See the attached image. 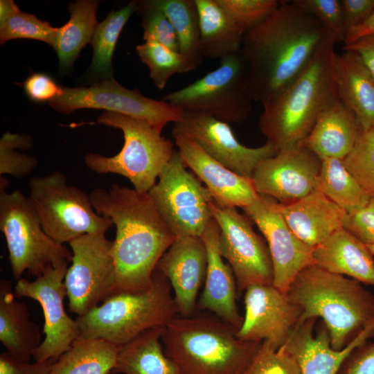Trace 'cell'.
<instances>
[{
	"label": "cell",
	"mask_w": 374,
	"mask_h": 374,
	"mask_svg": "<svg viewBox=\"0 0 374 374\" xmlns=\"http://www.w3.org/2000/svg\"><path fill=\"white\" fill-rule=\"evenodd\" d=\"M219 234V226L213 218L201 236L207 251V269L197 310L213 313L238 330L243 317L236 303V280L231 267L221 255Z\"/></svg>",
	"instance_id": "cell-23"
},
{
	"label": "cell",
	"mask_w": 374,
	"mask_h": 374,
	"mask_svg": "<svg viewBox=\"0 0 374 374\" xmlns=\"http://www.w3.org/2000/svg\"><path fill=\"white\" fill-rule=\"evenodd\" d=\"M344 228L367 245H374V196L363 207L348 213Z\"/></svg>",
	"instance_id": "cell-44"
},
{
	"label": "cell",
	"mask_w": 374,
	"mask_h": 374,
	"mask_svg": "<svg viewBox=\"0 0 374 374\" xmlns=\"http://www.w3.org/2000/svg\"><path fill=\"white\" fill-rule=\"evenodd\" d=\"M136 50L141 62L148 67L150 78L159 89L165 88L172 75L197 68L181 53L159 43L145 42L137 45Z\"/></svg>",
	"instance_id": "cell-36"
},
{
	"label": "cell",
	"mask_w": 374,
	"mask_h": 374,
	"mask_svg": "<svg viewBox=\"0 0 374 374\" xmlns=\"http://www.w3.org/2000/svg\"><path fill=\"white\" fill-rule=\"evenodd\" d=\"M19 8L12 0L0 1V22L4 21L9 15Z\"/></svg>",
	"instance_id": "cell-51"
},
{
	"label": "cell",
	"mask_w": 374,
	"mask_h": 374,
	"mask_svg": "<svg viewBox=\"0 0 374 374\" xmlns=\"http://www.w3.org/2000/svg\"><path fill=\"white\" fill-rule=\"evenodd\" d=\"M300 321L321 318L335 350H342L374 321V296L360 282L314 265L303 269L287 292Z\"/></svg>",
	"instance_id": "cell-5"
},
{
	"label": "cell",
	"mask_w": 374,
	"mask_h": 374,
	"mask_svg": "<svg viewBox=\"0 0 374 374\" xmlns=\"http://www.w3.org/2000/svg\"><path fill=\"white\" fill-rule=\"evenodd\" d=\"M163 329L151 328L120 346L112 373L177 374L174 364L164 353L161 342Z\"/></svg>",
	"instance_id": "cell-30"
},
{
	"label": "cell",
	"mask_w": 374,
	"mask_h": 374,
	"mask_svg": "<svg viewBox=\"0 0 374 374\" xmlns=\"http://www.w3.org/2000/svg\"><path fill=\"white\" fill-rule=\"evenodd\" d=\"M177 34L179 53L198 67L203 62L198 9L195 0H154Z\"/></svg>",
	"instance_id": "cell-35"
},
{
	"label": "cell",
	"mask_w": 374,
	"mask_h": 374,
	"mask_svg": "<svg viewBox=\"0 0 374 374\" xmlns=\"http://www.w3.org/2000/svg\"><path fill=\"white\" fill-rule=\"evenodd\" d=\"M172 291L168 278L155 269L147 288L115 293L77 317L79 338L102 339L120 347L148 330L165 327L179 315Z\"/></svg>",
	"instance_id": "cell-6"
},
{
	"label": "cell",
	"mask_w": 374,
	"mask_h": 374,
	"mask_svg": "<svg viewBox=\"0 0 374 374\" xmlns=\"http://www.w3.org/2000/svg\"><path fill=\"white\" fill-rule=\"evenodd\" d=\"M242 374H301L296 359L282 348L263 341Z\"/></svg>",
	"instance_id": "cell-42"
},
{
	"label": "cell",
	"mask_w": 374,
	"mask_h": 374,
	"mask_svg": "<svg viewBox=\"0 0 374 374\" xmlns=\"http://www.w3.org/2000/svg\"><path fill=\"white\" fill-rule=\"evenodd\" d=\"M244 315L239 339L267 341L276 350L288 340L300 321L301 309L274 285H253L244 291Z\"/></svg>",
	"instance_id": "cell-19"
},
{
	"label": "cell",
	"mask_w": 374,
	"mask_h": 374,
	"mask_svg": "<svg viewBox=\"0 0 374 374\" xmlns=\"http://www.w3.org/2000/svg\"><path fill=\"white\" fill-rule=\"evenodd\" d=\"M89 195L95 211L109 217L116 229L112 247L114 294L147 288L159 260L177 236L148 193L113 184L108 189L94 188Z\"/></svg>",
	"instance_id": "cell-2"
},
{
	"label": "cell",
	"mask_w": 374,
	"mask_h": 374,
	"mask_svg": "<svg viewBox=\"0 0 374 374\" xmlns=\"http://www.w3.org/2000/svg\"><path fill=\"white\" fill-rule=\"evenodd\" d=\"M317 318L300 321L282 348L296 361L301 374H337L350 352L374 337V321L350 344L342 350L330 344L328 331L323 321L314 334Z\"/></svg>",
	"instance_id": "cell-22"
},
{
	"label": "cell",
	"mask_w": 374,
	"mask_h": 374,
	"mask_svg": "<svg viewBox=\"0 0 374 374\" xmlns=\"http://www.w3.org/2000/svg\"><path fill=\"white\" fill-rule=\"evenodd\" d=\"M0 341L6 352L28 362L42 343L26 305L16 299L14 288L6 280L0 283Z\"/></svg>",
	"instance_id": "cell-28"
},
{
	"label": "cell",
	"mask_w": 374,
	"mask_h": 374,
	"mask_svg": "<svg viewBox=\"0 0 374 374\" xmlns=\"http://www.w3.org/2000/svg\"><path fill=\"white\" fill-rule=\"evenodd\" d=\"M344 49L356 52L374 76V35L361 37L344 45Z\"/></svg>",
	"instance_id": "cell-49"
},
{
	"label": "cell",
	"mask_w": 374,
	"mask_h": 374,
	"mask_svg": "<svg viewBox=\"0 0 374 374\" xmlns=\"http://www.w3.org/2000/svg\"><path fill=\"white\" fill-rule=\"evenodd\" d=\"M312 265L374 286V258L367 244L341 227L315 247Z\"/></svg>",
	"instance_id": "cell-25"
},
{
	"label": "cell",
	"mask_w": 374,
	"mask_h": 374,
	"mask_svg": "<svg viewBox=\"0 0 374 374\" xmlns=\"http://www.w3.org/2000/svg\"><path fill=\"white\" fill-rule=\"evenodd\" d=\"M24 88L28 98L35 103H49L62 93V85L44 73L29 75L24 81Z\"/></svg>",
	"instance_id": "cell-45"
},
{
	"label": "cell",
	"mask_w": 374,
	"mask_h": 374,
	"mask_svg": "<svg viewBox=\"0 0 374 374\" xmlns=\"http://www.w3.org/2000/svg\"><path fill=\"white\" fill-rule=\"evenodd\" d=\"M343 161L362 189L370 197L374 196V127L361 130Z\"/></svg>",
	"instance_id": "cell-38"
},
{
	"label": "cell",
	"mask_w": 374,
	"mask_h": 374,
	"mask_svg": "<svg viewBox=\"0 0 374 374\" xmlns=\"http://www.w3.org/2000/svg\"><path fill=\"white\" fill-rule=\"evenodd\" d=\"M361 130L355 114L337 98L321 114L302 144L321 159H344L353 150Z\"/></svg>",
	"instance_id": "cell-26"
},
{
	"label": "cell",
	"mask_w": 374,
	"mask_h": 374,
	"mask_svg": "<svg viewBox=\"0 0 374 374\" xmlns=\"http://www.w3.org/2000/svg\"><path fill=\"white\" fill-rule=\"evenodd\" d=\"M55 360L30 363L5 352L0 355V374H49Z\"/></svg>",
	"instance_id": "cell-47"
},
{
	"label": "cell",
	"mask_w": 374,
	"mask_h": 374,
	"mask_svg": "<svg viewBox=\"0 0 374 374\" xmlns=\"http://www.w3.org/2000/svg\"><path fill=\"white\" fill-rule=\"evenodd\" d=\"M317 19L337 43L344 44L347 28L341 0H292Z\"/></svg>",
	"instance_id": "cell-43"
},
{
	"label": "cell",
	"mask_w": 374,
	"mask_h": 374,
	"mask_svg": "<svg viewBox=\"0 0 374 374\" xmlns=\"http://www.w3.org/2000/svg\"><path fill=\"white\" fill-rule=\"evenodd\" d=\"M158 178L148 193L164 221L177 237H201L213 218V198L201 181L186 170L178 150Z\"/></svg>",
	"instance_id": "cell-11"
},
{
	"label": "cell",
	"mask_w": 374,
	"mask_h": 374,
	"mask_svg": "<svg viewBox=\"0 0 374 374\" xmlns=\"http://www.w3.org/2000/svg\"><path fill=\"white\" fill-rule=\"evenodd\" d=\"M186 167L206 185L213 200L226 207L244 208L257 198L251 179L241 176L208 155L190 137L173 135Z\"/></svg>",
	"instance_id": "cell-21"
},
{
	"label": "cell",
	"mask_w": 374,
	"mask_h": 374,
	"mask_svg": "<svg viewBox=\"0 0 374 374\" xmlns=\"http://www.w3.org/2000/svg\"><path fill=\"white\" fill-rule=\"evenodd\" d=\"M210 206L220 228L219 249L233 271L238 292L253 285H273L268 246L254 231L248 217L236 208L217 204L213 199Z\"/></svg>",
	"instance_id": "cell-14"
},
{
	"label": "cell",
	"mask_w": 374,
	"mask_h": 374,
	"mask_svg": "<svg viewBox=\"0 0 374 374\" xmlns=\"http://www.w3.org/2000/svg\"><path fill=\"white\" fill-rule=\"evenodd\" d=\"M371 253L374 255V245H368Z\"/></svg>",
	"instance_id": "cell-52"
},
{
	"label": "cell",
	"mask_w": 374,
	"mask_h": 374,
	"mask_svg": "<svg viewBox=\"0 0 374 374\" xmlns=\"http://www.w3.org/2000/svg\"><path fill=\"white\" fill-rule=\"evenodd\" d=\"M120 347L96 338H78L54 362L49 374H109Z\"/></svg>",
	"instance_id": "cell-32"
},
{
	"label": "cell",
	"mask_w": 374,
	"mask_h": 374,
	"mask_svg": "<svg viewBox=\"0 0 374 374\" xmlns=\"http://www.w3.org/2000/svg\"><path fill=\"white\" fill-rule=\"evenodd\" d=\"M99 3L94 0H78L69 4L70 18L59 27L53 46L60 72L69 71L82 49L91 42L98 24L96 15Z\"/></svg>",
	"instance_id": "cell-31"
},
{
	"label": "cell",
	"mask_w": 374,
	"mask_h": 374,
	"mask_svg": "<svg viewBox=\"0 0 374 374\" xmlns=\"http://www.w3.org/2000/svg\"><path fill=\"white\" fill-rule=\"evenodd\" d=\"M371 35H374V11L363 24L348 32L344 45L349 44L361 37Z\"/></svg>",
	"instance_id": "cell-50"
},
{
	"label": "cell",
	"mask_w": 374,
	"mask_h": 374,
	"mask_svg": "<svg viewBox=\"0 0 374 374\" xmlns=\"http://www.w3.org/2000/svg\"><path fill=\"white\" fill-rule=\"evenodd\" d=\"M176 134L190 137L211 157L249 179L261 161L278 151L268 141L260 147H247L236 139L229 123L192 111H184L182 118L175 123L172 135Z\"/></svg>",
	"instance_id": "cell-16"
},
{
	"label": "cell",
	"mask_w": 374,
	"mask_h": 374,
	"mask_svg": "<svg viewBox=\"0 0 374 374\" xmlns=\"http://www.w3.org/2000/svg\"><path fill=\"white\" fill-rule=\"evenodd\" d=\"M341 1L348 32L363 24L374 11V0H341Z\"/></svg>",
	"instance_id": "cell-48"
},
{
	"label": "cell",
	"mask_w": 374,
	"mask_h": 374,
	"mask_svg": "<svg viewBox=\"0 0 374 374\" xmlns=\"http://www.w3.org/2000/svg\"><path fill=\"white\" fill-rule=\"evenodd\" d=\"M58 30L59 28L53 27L48 21L18 8L0 22V43L15 39H32L42 41L53 48Z\"/></svg>",
	"instance_id": "cell-37"
},
{
	"label": "cell",
	"mask_w": 374,
	"mask_h": 374,
	"mask_svg": "<svg viewBox=\"0 0 374 374\" xmlns=\"http://www.w3.org/2000/svg\"><path fill=\"white\" fill-rule=\"evenodd\" d=\"M0 187V230L8 251L12 273L19 280L28 271L36 278L48 268L71 261L72 251L44 230L29 197Z\"/></svg>",
	"instance_id": "cell-8"
},
{
	"label": "cell",
	"mask_w": 374,
	"mask_h": 374,
	"mask_svg": "<svg viewBox=\"0 0 374 374\" xmlns=\"http://www.w3.org/2000/svg\"><path fill=\"white\" fill-rule=\"evenodd\" d=\"M314 189L347 213L364 206L371 197L348 170L343 159L337 158L321 159Z\"/></svg>",
	"instance_id": "cell-33"
},
{
	"label": "cell",
	"mask_w": 374,
	"mask_h": 374,
	"mask_svg": "<svg viewBox=\"0 0 374 374\" xmlns=\"http://www.w3.org/2000/svg\"><path fill=\"white\" fill-rule=\"evenodd\" d=\"M55 110L70 114L78 109H101L145 121L161 132L169 123H177L184 111L163 100L129 89L114 78L105 79L89 87L62 86V93L49 103Z\"/></svg>",
	"instance_id": "cell-13"
},
{
	"label": "cell",
	"mask_w": 374,
	"mask_h": 374,
	"mask_svg": "<svg viewBox=\"0 0 374 374\" xmlns=\"http://www.w3.org/2000/svg\"><path fill=\"white\" fill-rule=\"evenodd\" d=\"M161 100L229 124L244 122L251 113L252 99L240 51L222 59L217 69L193 83L163 96Z\"/></svg>",
	"instance_id": "cell-10"
},
{
	"label": "cell",
	"mask_w": 374,
	"mask_h": 374,
	"mask_svg": "<svg viewBox=\"0 0 374 374\" xmlns=\"http://www.w3.org/2000/svg\"><path fill=\"white\" fill-rule=\"evenodd\" d=\"M67 269V263L51 267L33 281L21 278L14 287L16 298L35 300L43 310L45 337L33 353L35 362L57 359L79 338L78 322L67 314L64 308Z\"/></svg>",
	"instance_id": "cell-15"
},
{
	"label": "cell",
	"mask_w": 374,
	"mask_h": 374,
	"mask_svg": "<svg viewBox=\"0 0 374 374\" xmlns=\"http://www.w3.org/2000/svg\"><path fill=\"white\" fill-rule=\"evenodd\" d=\"M278 206L293 233L313 248L344 227L348 214L316 189L294 203L282 204L278 202Z\"/></svg>",
	"instance_id": "cell-24"
},
{
	"label": "cell",
	"mask_w": 374,
	"mask_h": 374,
	"mask_svg": "<svg viewBox=\"0 0 374 374\" xmlns=\"http://www.w3.org/2000/svg\"><path fill=\"white\" fill-rule=\"evenodd\" d=\"M339 98L356 116L362 130L374 127V76L358 53L345 50L336 54Z\"/></svg>",
	"instance_id": "cell-27"
},
{
	"label": "cell",
	"mask_w": 374,
	"mask_h": 374,
	"mask_svg": "<svg viewBox=\"0 0 374 374\" xmlns=\"http://www.w3.org/2000/svg\"><path fill=\"white\" fill-rule=\"evenodd\" d=\"M245 32L267 19L280 6L278 0H216Z\"/></svg>",
	"instance_id": "cell-41"
},
{
	"label": "cell",
	"mask_w": 374,
	"mask_h": 374,
	"mask_svg": "<svg viewBox=\"0 0 374 374\" xmlns=\"http://www.w3.org/2000/svg\"><path fill=\"white\" fill-rule=\"evenodd\" d=\"M335 44L329 36L304 69L262 104L260 130L278 150L302 145L321 114L339 98Z\"/></svg>",
	"instance_id": "cell-3"
},
{
	"label": "cell",
	"mask_w": 374,
	"mask_h": 374,
	"mask_svg": "<svg viewBox=\"0 0 374 374\" xmlns=\"http://www.w3.org/2000/svg\"><path fill=\"white\" fill-rule=\"evenodd\" d=\"M32 146L28 135L5 132L0 139V175L17 178L29 175L37 165V159L21 154L15 149L28 150Z\"/></svg>",
	"instance_id": "cell-39"
},
{
	"label": "cell",
	"mask_w": 374,
	"mask_h": 374,
	"mask_svg": "<svg viewBox=\"0 0 374 374\" xmlns=\"http://www.w3.org/2000/svg\"><path fill=\"white\" fill-rule=\"evenodd\" d=\"M330 36L314 16L291 1H281L264 21L246 32L240 48L247 66L252 100L276 95L308 64Z\"/></svg>",
	"instance_id": "cell-1"
},
{
	"label": "cell",
	"mask_w": 374,
	"mask_h": 374,
	"mask_svg": "<svg viewBox=\"0 0 374 374\" xmlns=\"http://www.w3.org/2000/svg\"><path fill=\"white\" fill-rule=\"evenodd\" d=\"M321 164V159L302 144L261 161L251 180L258 194L289 204L314 190Z\"/></svg>",
	"instance_id": "cell-18"
},
{
	"label": "cell",
	"mask_w": 374,
	"mask_h": 374,
	"mask_svg": "<svg viewBox=\"0 0 374 374\" xmlns=\"http://www.w3.org/2000/svg\"><path fill=\"white\" fill-rule=\"evenodd\" d=\"M71 265L64 285L69 308L78 317L100 305L114 292L116 267L113 241L105 233L81 235L69 243Z\"/></svg>",
	"instance_id": "cell-12"
},
{
	"label": "cell",
	"mask_w": 374,
	"mask_h": 374,
	"mask_svg": "<svg viewBox=\"0 0 374 374\" xmlns=\"http://www.w3.org/2000/svg\"><path fill=\"white\" fill-rule=\"evenodd\" d=\"M237 331L214 314L197 310L168 323L161 342L177 374H242L262 342L242 340Z\"/></svg>",
	"instance_id": "cell-4"
},
{
	"label": "cell",
	"mask_w": 374,
	"mask_h": 374,
	"mask_svg": "<svg viewBox=\"0 0 374 374\" xmlns=\"http://www.w3.org/2000/svg\"><path fill=\"white\" fill-rule=\"evenodd\" d=\"M264 235L273 267V285L286 292L296 276L312 265L314 248L301 241L283 218L275 199L263 195L242 208Z\"/></svg>",
	"instance_id": "cell-17"
},
{
	"label": "cell",
	"mask_w": 374,
	"mask_h": 374,
	"mask_svg": "<svg viewBox=\"0 0 374 374\" xmlns=\"http://www.w3.org/2000/svg\"><path fill=\"white\" fill-rule=\"evenodd\" d=\"M156 269L171 285L179 316L193 315L197 311V296L207 269V251L202 237H177Z\"/></svg>",
	"instance_id": "cell-20"
},
{
	"label": "cell",
	"mask_w": 374,
	"mask_h": 374,
	"mask_svg": "<svg viewBox=\"0 0 374 374\" xmlns=\"http://www.w3.org/2000/svg\"><path fill=\"white\" fill-rule=\"evenodd\" d=\"M141 17L145 42L161 44L179 52L177 34L168 17L154 0L137 1V11Z\"/></svg>",
	"instance_id": "cell-40"
},
{
	"label": "cell",
	"mask_w": 374,
	"mask_h": 374,
	"mask_svg": "<svg viewBox=\"0 0 374 374\" xmlns=\"http://www.w3.org/2000/svg\"><path fill=\"white\" fill-rule=\"evenodd\" d=\"M136 11L137 1H132L119 10H112L97 24L90 42L93 56L88 70L89 76L97 80L114 78L112 60L116 44L125 24Z\"/></svg>",
	"instance_id": "cell-34"
},
{
	"label": "cell",
	"mask_w": 374,
	"mask_h": 374,
	"mask_svg": "<svg viewBox=\"0 0 374 374\" xmlns=\"http://www.w3.org/2000/svg\"><path fill=\"white\" fill-rule=\"evenodd\" d=\"M337 374H374V343L366 341L355 348Z\"/></svg>",
	"instance_id": "cell-46"
},
{
	"label": "cell",
	"mask_w": 374,
	"mask_h": 374,
	"mask_svg": "<svg viewBox=\"0 0 374 374\" xmlns=\"http://www.w3.org/2000/svg\"><path fill=\"white\" fill-rule=\"evenodd\" d=\"M29 190L44 230L60 244L86 234L105 233L113 225L109 217L95 211L89 195L68 185L60 172L33 177Z\"/></svg>",
	"instance_id": "cell-9"
},
{
	"label": "cell",
	"mask_w": 374,
	"mask_h": 374,
	"mask_svg": "<svg viewBox=\"0 0 374 374\" xmlns=\"http://www.w3.org/2000/svg\"><path fill=\"white\" fill-rule=\"evenodd\" d=\"M199 12L203 58L219 60L240 51L246 32L217 3L195 0Z\"/></svg>",
	"instance_id": "cell-29"
},
{
	"label": "cell",
	"mask_w": 374,
	"mask_h": 374,
	"mask_svg": "<svg viewBox=\"0 0 374 374\" xmlns=\"http://www.w3.org/2000/svg\"><path fill=\"white\" fill-rule=\"evenodd\" d=\"M96 123L121 130L124 144L113 157L87 154L85 166L100 175L123 176L136 190L148 193L172 157V142L163 137L161 132L148 122L117 113L104 112L97 118Z\"/></svg>",
	"instance_id": "cell-7"
}]
</instances>
